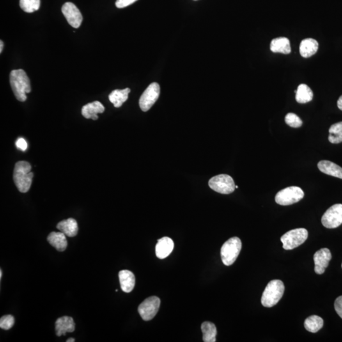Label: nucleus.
I'll return each instance as SVG.
<instances>
[{"label":"nucleus","mask_w":342,"mask_h":342,"mask_svg":"<svg viewBox=\"0 0 342 342\" xmlns=\"http://www.w3.org/2000/svg\"><path fill=\"white\" fill-rule=\"evenodd\" d=\"M10 83L16 98L20 102H25L27 100L26 94L31 91V82L26 72L22 69L11 71Z\"/></svg>","instance_id":"obj_1"},{"label":"nucleus","mask_w":342,"mask_h":342,"mask_svg":"<svg viewBox=\"0 0 342 342\" xmlns=\"http://www.w3.org/2000/svg\"><path fill=\"white\" fill-rule=\"evenodd\" d=\"M31 168V164L26 161H19L15 164L13 181L20 192L26 193L31 188L34 176Z\"/></svg>","instance_id":"obj_2"},{"label":"nucleus","mask_w":342,"mask_h":342,"mask_svg":"<svg viewBox=\"0 0 342 342\" xmlns=\"http://www.w3.org/2000/svg\"><path fill=\"white\" fill-rule=\"evenodd\" d=\"M284 285L281 280L271 281L266 286L262 296L261 303L264 307H272L276 305L283 297Z\"/></svg>","instance_id":"obj_3"},{"label":"nucleus","mask_w":342,"mask_h":342,"mask_svg":"<svg viewBox=\"0 0 342 342\" xmlns=\"http://www.w3.org/2000/svg\"><path fill=\"white\" fill-rule=\"evenodd\" d=\"M242 247V242L238 237L229 238L224 243L221 249V256L224 265L229 266L235 263L239 256Z\"/></svg>","instance_id":"obj_4"},{"label":"nucleus","mask_w":342,"mask_h":342,"mask_svg":"<svg viewBox=\"0 0 342 342\" xmlns=\"http://www.w3.org/2000/svg\"><path fill=\"white\" fill-rule=\"evenodd\" d=\"M308 238V231L305 228H297L287 232L281 236V241L285 250H292L304 243Z\"/></svg>","instance_id":"obj_5"},{"label":"nucleus","mask_w":342,"mask_h":342,"mask_svg":"<svg viewBox=\"0 0 342 342\" xmlns=\"http://www.w3.org/2000/svg\"><path fill=\"white\" fill-rule=\"evenodd\" d=\"M304 192L298 187H290L278 192L275 197V201L281 205H290L297 203L304 198Z\"/></svg>","instance_id":"obj_6"},{"label":"nucleus","mask_w":342,"mask_h":342,"mask_svg":"<svg viewBox=\"0 0 342 342\" xmlns=\"http://www.w3.org/2000/svg\"><path fill=\"white\" fill-rule=\"evenodd\" d=\"M208 185L213 191L228 195L235 191V184L233 179L227 174H220L211 178Z\"/></svg>","instance_id":"obj_7"},{"label":"nucleus","mask_w":342,"mask_h":342,"mask_svg":"<svg viewBox=\"0 0 342 342\" xmlns=\"http://www.w3.org/2000/svg\"><path fill=\"white\" fill-rule=\"evenodd\" d=\"M321 222L325 228H338L342 224V204H335L324 213Z\"/></svg>","instance_id":"obj_8"},{"label":"nucleus","mask_w":342,"mask_h":342,"mask_svg":"<svg viewBox=\"0 0 342 342\" xmlns=\"http://www.w3.org/2000/svg\"><path fill=\"white\" fill-rule=\"evenodd\" d=\"M160 86L157 82L149 85L139 98V104L143 112H147L157 102L160 95Z\"/></svg>","instance_id":"obj_9"},{"label":"nucleus","mask_w":342,"mask_h":342,"mask_svg":"<svg viewBox=\"0 0 342 342\" xmlns=\"http://www.w3.org/2000/svg\"><path fill=\"white\" fill-rule=\"evenodd\" d=\"M160 305V298L153 296L144 300L138 307V313L144 321L152 320L157 315Z\"/></svg>","instance_id":"obj_10"},{"label":"nucleus","mask_w":342,"mask_h":342,"mask_svg":"<svg viewBox=\"0 0 342 342\" xmlns=\"http://www.w3.org/2000/svg\"><path fill=\"white\" fill-rule=\"evenodd\" d=\"M62 11L71 26L74 28H79L82 22V15L74 3L67 2L63 6Z\"/></svg>","instance_id":"obj_11"},{"label":"nucleus","mask_w":342,"mask_h":342,"mask_svg":"<svg viewBox=\"0 0 342 342\" xmlns=\"http://www.w3.org/2000/svg\"><path fill=\"white\" fill-rule=\"evenodd\" d=\"M332 259V254L327 248H324L317 251L314 255L315 268L314 271L318 274H322L327 268L330 260Z\"/></svg>","instance_id":"obj_12"},{"label":"nucleus","mask_w":342,"mask_h":342,"mask_svg":"<svg viewBox=\"0 0 342 342\" xmlns=\"http://www.w3.org/2000/svg\"><path fill=\"white\" fill-rule=\"evenodd\" d=\"M174 242L171 238L163 237L158 240L155 247V254L158 259H166L174 249Z\"/></svg>","instance_id":"obj_13"},{"label":"nucleus","mask_w":342,"mask_h":342,"mask_svg":"<svg viewBox=\"0 0 342 342\" xmlns=\"http://www.w3.org/2000/svg\"><path fill=\"white\" fill-rule=\"evenodd\" d=\"M75 330V323L72 318L69 316H63L60 318L56 322V331L57 336L66 335L67 333H72Z\"/></svg>","instance_id":"obj_14"},{"label":"nucleus","mask_w":342,"mask_h":342,"mask_svg":"<svg viewBox=\"0 0 342 342\" xmlns=\"http://www.w3.org/2000/svg\"><path fill=\"white\" fill-rule=\"evenodd\" d=\"M105 111V107L102 103L95 101L84 105L82 109V115L86 119H91L94 121L98 119V114H102Z\"/></svg>","instance_id":"obj_15"},{"label":"nucleus","mask_w":342,"mask_h":342,"mask_svg":"<svg viewBox=\"0 0 342 342\" xmlns=\"http://www.w3.org/2000/svg\"><path fill=\"white\" fill-rule=\"evenodd\" d=\"M122 290L126 293H130L135 288L136 279L134 274L130 271L122 270L119 273Z\"/></svg>","instance_id":"obj_16"},{"label":"nucleus","mask_w":342,"mask_h":342,"mask_svg":"<svg viewBox=\"0 0 342 342\" xmlns=\"http://www.w3.org/2000/svg\"><path fill=\"white\" fill-rule=\"evenodd\" d=\"M319 48L318 41L313 38H307L300 43V54L304 58H309L316 54Z\"/></svg>","instance_id":"obj_17"},{"label":"nucleus","mask_w":342,"mask_h":342,"mask_svg":"<svg viewBox=\"0 0 342 342\" xmlns=\"http://www.w3.org/2000/svg\"><path fill=\"white\" fill-rule=\"evenodd\" d=\"M48 243L59 252H63L68 247L66 235L63 232H52L47 238Z\"/></svg>","instance_id":"obj_18"},{"label":"nucleus","mask_w":342,"mask_h":342,"mask_svg":"<svg viewBox=\"0 0 342 342\" xmlns=\"http://www.w3.org/2000/svg\"><path fill=\"white\" fill-rule=\"evenodd\" d=\"M57 228L68 237H74L76 236L79 229L76 220L73 218H68L59 222Z\"/></svg>","instance_id":"obj_19"},{"label":"nucleus","mask_w":342,"mask_h":342,"mask_svg":"<svg viewBox=\"0 0 342 342\" xmlns=\"http://www.w3.org/2000/svg\"><path fill=\"white\" fill-rule=\"evenodd\" d=\"M321 172L328 175L342 179V168L335 163L329 160H321L318 164Z\"/></svg>","instance_id":"obj_20"},{"label":"nucleus","mask_w":342,"mask_h":342,"mask_svg":"<svg viewBox=\"0 0 342 342\" xmlns=\"http://www.w3.org/2000/svg\"><path fill=\"white\" fill-rule=\"evenodd\" d=\"M270 49L274 53L289 54L291 52L290 40L284 37L275 38L271 42Z\"/></svg>","instance_id":"obj_21"},{"label":"nucleus","mask_w":342,"mask_h":342,"mask_svg":"<svg viewBox=\"0 0 342 342\" xmlns=\"http://www.w3.org/2000/svg\"><path fill=\"white\" fill-rule=\"evenodd\" d=\"M130 91V88L121 89V90L120 89L114 90L109 96L110 102L113 103L115 107H121L128 100Z\"/></svg>","instance_id":"obj_22"},{"label":"nucleus","mask_w":342,"mask_h":342,"mask_svg":"<svg viewBox=\"0 0 342 342\" xmlns=\"http://www.w3.org/2000/svg\"><path fill=\"white\" fill-rule=\"evenodd\" d=\"M314 94L311 89L305 84H300L296 92L295 98L299 103H306L311 102L313 98Z\"/></svg>","instance_id":"obj_23"},{"label":"nucleus","mask_w":342,"mask_h":342,"mask_svg":"<svg viewBox=\"0 0 342 342\" xmlns=\"http://www.w3.org/2000/svg\"><path fill=\"white\" fill-rule=\"evenodd\" d=\"M201 329L203 334L204 342H215L216 341L217 329L214 324L206 321L202 325Z\"/></svg>","instance_id":"obj_24"},{"label":"nucleus","mask_w":342,"mask_h":342,"mask_svg":"<svg viewBox=\"0 0 342 342\" xmlns=\"http://www.w3.org/2000/svg\"><path fill=\"white\" fill-rule=\"evenodd\" d=\"M323 325L324 321L321 317L313 315L305 320L304 327L309 332L317 333L323 328Z\"/></svg>","instance_id":"obj_25"},{"label":"nucleus","mask_w":342,"mask_h":342,"mask_svg":"<svg viewBox=\"0 0 342 342\" xmlns=\"http://www.w3.org/2000/svg\"><path fill=\"white\" fill-rule=\"evenodd\" d=\"M328 139L330 143L338 144L342 142V122L334 124L329 130Z\"/></svg>","instance_id":"obj_26"},{"label":"nucleus","mask_w":342,"mask_h":342,"mask_svg":"<svg viewBox=\"0 0 342 342\" xmlns=\"http://www.w3.org/2000/svg\"><path fill=\"white\" fill-rule=\"evenodd\" d=\"M40 0H20V6L27 13H33L40 7Z\"/></svg>","instance_id":"obj_27"},{"label":"nucleus","mask_w":342,"mask_h":342,"mask_svg":"<svg viewBox=\"0 0 342 342\" xmlns=\"http://www.w3.org/2000/svg\"><path fill=\"white\" fill-rule=\"evenodd\" d=\"M285 123L286 125L290 126L291 128H297L301 127L302 125V121L299 117L293 113H288L285 117Z\"/></svg>","instance_id":"obj_28"},{"label":"nucleus","mask_w":342,"mask_h":342,"mask_svg":"<svg viewBox=\"0 0 342 342\" xmlns=\"http://www.w3.org/2000/svg\"><path fill=\"white\" fill-rule=\"evenodd\" d=\"M15 320L13 316L5 315L0 319V328L4 330L11 329L14 325Z\"/></svg>","instance_id":"obj_29"},{"label":"nucleus","mask_w":342,"mask_h":342,"mask_svg":"<svg viewBox=\"0 0 342 342\" xmlns=\"http://www.w3.org/2000/svg\"><path fill=\"white\" fill-rule=\"evenodd\" d=\"M137 0H116V6L118 8H123L134 3Z\"/></svg>","instance_id":"obj_30"},{"label":"nucleus","mask_w":342,"mask_h":342,"mask_svg":"<svg viewBox=\"0 0 342 342\" xmlns=\"http://www.w3.org/2000/svg\"><path fill=\"white\" fill-rule=\"evenodd\" d=\"M334 306L337 313L342 319V296L337 298Z\"/></svg>","instance_id":"obj_31"},{"label":"nucleus","mask_w":342,"mask_h":342,"mask_svg":"<svg viewBox=\"0 0 342 342\" xmlns=\"http://www.w3.org/2000/svg\"><path fill=\"white\" fill-rule=\"evenodd\" d=\"M15 145L18 149L22 151H26L27 149V143L24 138L20 137L16 141Z\"/></svg>","instance_id":"obj_32"},{"label":"nucleus","mask_w":342,"mask_h":342,"mask_svg":"<svg viewBox=\"0 0 342 342\" xmlns=\"http://www.w3.org/2000/svg\"><path fill=\"white\" fill-rule=\"evenodd\" d=\"M337 105H338L339 109L342 111V95L339 98L338 102H337Z\"/></svg>","instance_id":"obj_33"},{"label":"nucleus","mask_w":342,"mask_h":342,"mask_svg":"<svg viewBox=\"0 0 342 342\" xmlns=\"http://www.w3.org/2000/svg\"><path fill=\"white\" fill-rule=\"evenodd\" d=\"M0 53H1L2 51H3V42L1 40L0 41Z\"/></svg>","instance_id":"obj_34"},{"label":"nucleus","mask_w":342,"mask_h":342,"mask_svg":"<svg viewBox=\"0 0 342 342\" xmlns=\"http://www.w3.org/2000/svg\"><path fill=\"white\" fill-rule=\"evenodd\" d=\"M66 342H74L75 340H74V339L70 338V339H68V341H67Z\"/></svg>","instance_id":"obj_35"},{"label":"nucleus","mask_w":342,"mask_h":342,"mask_svg":"<svg viewBox=\"0 0 342 342\" xmlns=\"http://www.w3.org/2000/svg\"><path fill=\"white\" fill-rule=\"evenodd\" d=\"M2 274H3V273H2V270H0V279H1L2 277Z\"/></svg>","instance_id":"obj_36"},{"label":"nucleus","mask_w":342,"mask_h":342,"mask_svg":"<svg viewBox=\"0 0 342 342\" xmlns=\"http://www.w3.org/2000/svg\"><path fill=\"white\" fill-rule=\"evenodd\" d=\"M235 188H238V186H235Z\"/></svg>","instance_id":"obj_37"},{"label":"nucleus","mask_w":342,"mask_h":342,"mask_svg":"<svg viewBox=\"0 0 342 342\" xmlns=\"http://www.w3.org/2000/svg\"></svg>","instance_id":"obj_38"}]
</instances>
